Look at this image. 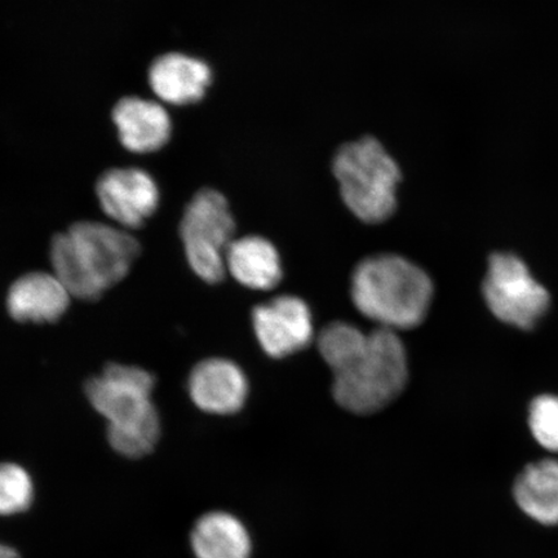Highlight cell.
I'll list each match as a JSON object with an SVG mask.
<instances>
[{
	"label": "cell",
	"mask_w": 558,
	"mask_h": 558,
	"mask_svg": "<svg viewBox=\"0 0 558 558\" xmlns=\"http://www.w3.org/2000/svg\"><path fill=\"white\" fill-rule=\"evenodd\" d=\"M118 138L135 155L158 151L170 142L172 121L165 105L138 96L123 97L111 113Z\"/></svg>",
	"instance_id": "8fae6325"
},
{
	"label": "cell",
	"mask_w": 558,
	"mask_h": 558,
	"mask_svg": "<svg viewBox=\"0 0 558 558\" xmlns=\"http://www.w3.org/2000/svg\"><path fill=\"white\" fill-rule=\"evenodd\" d=\"M355 308L383 329L410 330L421 325L434 298V283L414 263L393 254L368 257L352 276Z\"/></svg>",
	"instance_id": "277c9868"
},
{
	"label": "cell",
	"mask_w": 558,
	"mask_h": 558,
	"mask_svg": "<svg viewBox=\"0 0 558 558\" xmlns=\"http://www.w3.org/2000/svg\"><path fill=\"white\" fill-rule=\"evenodd\" d=\"M235 221L226 195L213 187L194 194L180 222L187 263L207 283H219L227 274V253L234 241Z\"/></svg>",
	"instance_id": "8992f818"
},
{
	"label": "cell",
	"mask_w": 558,
	"mask_h": 558,
	"mask_svg": "<svg viewBox=\"0 0 558 558\" xmlns=\"http://www.w3.org/2000/svg\"><path fill=\"white\" fill-rule=\"evenodd\" d=\"M484 296L495 317L523 330L533 329L549 308V294L512 254H494L488 262Z\"/></svg>",
	"instance_id": "52a82bcc"
},
{
	"label": "cell",
	"mask_w": 558,
	"mask_h": 558,
	"mask_svg": "<svg viewBox=\"0 0 558 558\" xmlns=\"http://www.w3.org/2000/svg\"><path fill=\"white\" fill-rule=\"evenodd\" d=\"M155 386L146 369L120 364L108 365L86 384L88 401L108 421L111 448L125 458H143L156 448L160 418L151 400Z\"/></svg>",
	"instance_id": "3957f363"
},
{
	"label": "cell",
	"mask_w": 558,
	"mask_h": 558,
	"mask_svg": "<svg viewBox=\"0 0 558 558\" xmlns=\"http://www.w3.org/2000/svg\"><path fill=\"white\" fill-rule=\"evenodd\" d=\"M34 484L29 472L15 463L0 464V515H15L33 505Z\"/></svg>",
	"instance_id": "e0dca14e"
},
{
	"label": "cell",
	"mask_w": 558,
	"mask_h": 558,
	"mask_svg": "<svg viewBox=\"0 0 558 558\" xmlns=\"http://www.w3.org/2000/svg\"><path fill=\"white\" fill-rule=\"evenodd\" d=\"M187 389L195 407L205 413L232 415L239 413L247 400L248 381L234 362L209 359L192 369Z\"/></svg>",
	"instance_id": "30bf717a"
},
{
	"label": "cell",
	"mask_w": 558,
	"mask_h": 558,
	"mask_svg": "<svg viewBox=\"0 0 558 558\" xmlns=\"http://www.w3.org/2000/svg\"><path fill=\"white\" fill-rule=\"evenodd\" d=\"M0 558H20V555L15 548L0 544Z\"/></svg>",
	"instance_id": "d6986e66"
},
{
	"label": "cell",
	"mask_w": 558,
	"mask_h": 558,
	"mask_svg": "<svg viewBox=\"0 0 558 558\" xmlns=\"http://www.w3.org/2000/svg\"><path fill=\"white\" fill-rule=\"evenodd\" d=\"M332 171L341 198L367 225H379L393 215L401 170L379 140L365 136L340 146Z\"/></svg>",
	"instance_id": "5b68a950"
},
{
	"label": "cell",
	"mask_w": 558,
	"mask_h": 558,
	"mask_svg": "<svg viewBox=\"0 0 558 558\" xmlns=\"http://www.w3.org/2000/svg\"><path fill=\"white\" fill-rule=\"evenodd\" d=\"M253 325L263 351L283 359L303 351L313 339V319L304 300L283 295L256 306Z\"/></svg>",
	"instance_id": "9c48e42d"
},
{
	"label": "cell",
	"mask_w": 558,
	"mask_h": 558,
	"mask_svg": "<svg viewBox=\"0 0 558 558\" xmlns=\"http://www.w3.org/2000/svg\"><path fill=\"white\" fill-rule=\"evenodd\" d=\"M318 349L333 374L335 400L353 414L376 413L407 387L408 354L396 331L332 323L320 331Z\"/></svg>",
	"instance_id": "6da1fadb"
},
{
	"label": "cell",
	"mask_w": 558,
	"mask_h": 558,
	"mask_svg": "<svg viewBox=\"0 0 558 558\" xmlns=\"http://www.w3.org/2000/svg\"><path fill=\"white\" fill-rule=\"evenodd\" d=\"M70 298L53 274L33 271L20 277L7 295V310L17 323L53 324L66 313Z\"/></svg>",
	"instance_id": "4fadbf2b"
},
{
	"label": "cell",
	"mask_w": 558,
	"mask_h": 558,
	"mask_svg": "<svg viewBox=\"0 0 558 558\" xmlns=\"http://www.w3.org/2000/svg\"><path fill=\"white\" fill-rule=\"evenodd\" d=\"M102 213L117 227L138 229L157 211L159 190L148 171L137 167H118L104 172L96 183Z\"/></svg>",
	"instance_id": "ba28073f"
},
{
	"label": "cell",
	"mask_w": 558,
	"mask_h": 558,
	"mask_svg": "<svg viewBox=\"0 0 558 558\" xmlns=\"http://www.w3.org/2000/svg\"><path fill=\"white\" fill-rule=\"evenodd\" d=\"M529 425L544 449L558 452V396L536 397L530 404Z\"/></svg>",
	"instance_id": "ac0fdd59"
},
{
	"label": "cell",
	"mask_w": 558,
	"mask_h": 558,
	"mask_svg": "<svg viewBox=\"0 0 558 558\" xmlns=\"http://www.w3.org/2000/svg\"><path fill=\"white\" fill-rule=\"evenodd\" d=\"M514 499L529 518L543 525H558V462L554 459L530 464L513 487Z\"/></svg>",
	"instance_id": "9a60e30c"
},
{
	"label": "cell",
	"mask_w": 558,
	"mask_h": 558,
	"mask_svg": "<svg viewBox=\"0 0 558 558\" xmlns=\"http://www.w3.org/2000/svg\"><path fill=\"white\" fill-rule=\"evenodd\" d=\"M142 254V246L128 230L100 221H78L53 236V275L69 294L95 302L123 281Z\"/></svg>",
	"instance_id": "7a4b0ae2"
},
{
	"label": "cell",
	"mask_w": 558,
	"mask_h": 558,
	"mask_svg": "<svg viewBox=\"0 0 558 558\" xmlns=\"http://www.w3.org/2000/svg\"><path fill=\"white\" fill-rule=\"evenodd\" d=\"M197 558H248L251 542L246 527L226 512H211L195 523L191 535Z\"/></svg>",
	"instance_id": "2e32d148"
},
{
	"label": "cell",
	"mask_w": 558,
	"mask_h": 558,
	"mask_svg": "<svg viewBox=\"0 0 558 558\" xmlns=\"http://www.w3.org/2000/svg\"><path fill=\"white\" fill-rule=\"evenodd\" d=\"M227 270L236 282L251 290L275 289L282 279V264L274 243L259 235H247L230 244Z\"/></svg>",
	"instance_id": "5bb4252c"
},
{
	"label": "cell",
	"mask_w": 558,
	"mask_h": 558,
	"mask_svg": "<svg viewBox=\"0 0 558 558\" xmlns=\"http://www.w3.org/2000/svg\"><path fill=\"white\" fill-rule=\"evenodd\" d=\"M148 82L159 102L184 107L204 99L213 83V70L204 60L170 52L153 61Z\"/></svg>",
	"instance_id": "7c38bea8"
}]
</instances>
